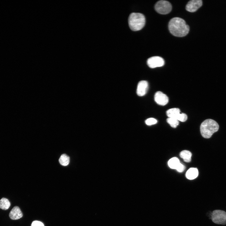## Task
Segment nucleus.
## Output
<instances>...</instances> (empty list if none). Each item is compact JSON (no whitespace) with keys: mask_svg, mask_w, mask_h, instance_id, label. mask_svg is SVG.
<instances>
[{"mask_svg":"<svg viewBox=\"0 0 226 226\" xmlns=\"http://www.w3.org/2000/svg\"><path fill=\"white\" fill-rule=\"evenodd\" d=\"M185 168L184 165L180 163L176 170L179 172H182L184 170Z\"/></svg>","mask_w":226,"mask_h":226,"instance_id":"aec40b11","label":"nucleus"},{"mask_svg":"<svg viewBox=\"0 0 226 226\" xmlns=\"http://www.w3.org/2000/svg\"><path fill=\"white\" fill-rule=\"evenodd\" d=\"M157 122V120L153 118H150L146 120L145 121V123L148 125H151L156 124Z\"/></svg>","mask_w":226,"mask_h":226,"instance_id":"a211bd4d","label":"nucleus"},{"mask_svg":"<svg viewBox=\"0 0 226 226\" xmlns=\"http://www.w3.org/2000/svg\"><path fill=\"white\" fill-rule=\"evenodd\" d=\"M211 218L213 222L216 224L225 225L226 224V212L221 210H215L212 213Z\"/></svg>","mask_w":226,"mask_h":226,"instance_id":"39448f33","label":"nucleus"},{"mask_svg":"<svg viewBox=\"0 0 226 226\" xmlns=\"http://www.w3.org/2000/svg\"><path fill=\"white\" fill-rule=\"evenodd\" d=\"M9 216L12 219L17 220L22 218L23 214L20 208L17 206H15L10 212Z\"/></svg>","mask_w":226,"mask_h":226,"instance_id":"9d476101","label":"nucleus"},{"mask_svg":"<svg viewBox=\"0 0 226 226\" xmlns=\"http://www.w3.org/2000/svg\"><path fill=\"white\" fill-rule=\"evenodd\" d=\"M187 119V115L184 113H180L179 117L178 119V121L181 122H184L186 121Z\"/></svg>","mask_w":226,"mask_h":226,"instance_id":"6ab92c4d","label":"nucleus"},{"mask_svg":"<svg viewBox=\"0 0 226 226\" xmlns=\"http://www.w3.org/2000/svg\"><path fill=\"white\" fill-rule=\"evenodd\" d=\"M167 121L173 128H176L179 125V121L176 119L172 117H168Z\"/></svg>","mask_w":226,"mask_h":226,"instance_id":"f3484780","label":"nucleus"},{"mask_svg":"<svg viewBox=\"0 0 226 226\" xmlns=\"http://www.w3.org/2000/svg\"><path fill=\"white\" fill-rule=\"evenodd\" d=\"M147 63L150 68H154L164 66V61L161 57L154 56L149 58L147 61Z\"/></svg>","mask_w":226,"mask_h":226,"instance_id":"423d86ee","label":"nucleus"},{"mask_svg":"<svg viewBox=\"0 0 226 226\" xmlns=\"http://www.w3.org/2000/svg\"><path fill=\"white\" fill-rule=\"evenodd\" d=\"M128 24L130 29L134 31L141 30L145 24V18L143 14L133 13L129 16Z\"/></svg>","mask_w":226,"mask_h":226,"instance_id":"7ed1b4c3","label":"nucleus"},{"mask_svg":"<svg viewBox=\"0 0 226 226\" xmlns=\"http://www.w3.org/2000/svg\"><path fill=\"white\" fill-rule=\"evenodd\" d=\"M59 161L61 165L64 166H67L69 163L70 158L66 154H63L61 155Z\"/></svg>","mask_w":226,"mask_h":226,"instance_id":"dca6fc26","label":"nucleus"},{"mask_svg":"<svg viewBox=\"0 0 226 226\" xmlns=\"http://www.w3.org/2000/svg\"><path fill=\"white\" fill-rule=\"evenodd\" d=\"M202 4L201 0H192L189 1L186 6V9L190 12H194L197 11Z\"/></svg>","mask_w":226,"mask_h":226,"instance_id":"0eeeda50","label":"nucleus"},{"mask_svg":"<svg viewBox=\"0 0 226 226\" xmlns=\"http://www.w3.org/2000/svg\"><path fill=\"white\" fill-rule=\"evenodd\" d=\"M198 175V171L196 168H190L186 173V177L188 179L191 180L196 178Z\"/></svg>","mask_w":226,"mask_h":226,"instance_id":"9b49d317","label":"nucleus"},{"mask_svg":"<svg viewBox=\"0 0 226 226\" xmlns=\"http://www.w3.org/2000/svg\"><path fill=\"white\" fill-rule=\"evenodd\" d=\"M180 155L185 162H189L191 161L192 154L190 151L186 150L182 151L180 153Z\"/></svg>","mask_w":226,"mask_h":226,"instance_id":"ddd939ff","label":"nucleus"},{"mask_svg":"<svg viewBox=\"0 0 226 226\" xmlns=\"http://www.w3.org/2000/svg\"><path fill=\"white\" fill-rule=\"evenodd\" d=\"M179 159L176 157H173L170 159L168 162V165L172 169H176L180 163Z\"/></svg>","mask_w":226,"mask_h":226,"instance_id":"4468645a","label":"nucleus"},{"mask_svg":"<svg viewBox=\"0 0 226 226\" xmlns=\"http://www.w3.org/2000/svg\"><path fill=\"white\" fill-rule=\"evenodd\" d=\"M154 99L157 104L161 105H166L169 101L167 96L161 91H158L155 93Z\"/></svg>","mask_w":226,"mask_h":226,"instance_id":"6e6552de","label":"nucleus"},{"mask_svg":"<svg viewBox=\"0 0 226 226\" xmlns=\"http://www.w3.org/2000/svg\"><path fill=\"white\" fill-rule=\"evenodd\" d=\"M31 226H44L41 222L38 221H35L32 222Z\"/></svg>","mask_w":226,"mask_h":226,"instance_id":"412c9836","label":"nucleus"},{"mask_svg":"<svg viewBox=\"0 0 226 226\" xmlns=\"http://www.w3.org/2000/svg\"><path fill=\"white\" fill-rule=\"evenodd\" d=\"M148 87L147 81L142 80L140 81L137 85V94L138 95L142 96L145 95L148 91Z\"/></svg>","mask_w":226,"mask_h":226,"instance_id":"1a4fd4ad","label":"nucleus"},{"mask_svg":"<svg viewBox=\"0 0 226 226\" xmlns=\"http://www.w3.org/2000/svg\"><path fill=\"white\" fill-rule=\"evenodd\" d=\"M154 8L157 13L162 14H165L170 12L172 7L171 3L168 1L160 0L156 3Z\"/></svg>","mask_w":226,"mask_h":226,"instance_id":"20e7f679","label":"nucleus"},{"mask_svg":"<svg viewBox=\"0 0 226 226\" xmlns=\"http://www.w3.org/2000/svg\"><path fill=\"white\" fill-rule=\"evenodd\" d=\"M180 109L178 108H173L168 110L166 115L169 117L174 118L178 120L180 113Z\"/></svg>","mask_w":226,"mask_h":226,"instance_id":"f8f14e48","label":"nucleus"},{"mask_svg":"<svg viewBox=\"0 0 226 226\" xmlns=\"http://www.w3.org/2000/svg\"><path fill=\"white\" fill-rule=\"evenodd\" d=\"M10 206V202L7 199L3 198L0 200V208L6 210L9 208Z\"/></svg>","mask_w":226,"mask_h":226,"instance_id":"2eb2a0df","label":"nucleus"},{"mask_svg":"<svg viewBox=\"0 0 226 226\" xmlns=\"http://www.w3.org/2000/svg\"><path fill=\"white\" fill-rule=\"evenodd\" d=\"M219 128V125L216 121L211 119H207L202 123L200 127V132L203 137L208 138L217 132Z\"/></svg>","mask_w":226,"mask_h":226,"instance_id":"f03ea898","label":"nucleus"},{"mask_svg":"<svg viewBox=\"0 0 226 226\" xmlns=\"http://www.w3.org/2000/svg\"><path fill=\"white\" fill-rule=\"evenodd\" d=\"M168 28L173 35L178 37L185 36L189 31V27L185 21L179 17L172 19L169 22Z\"/></svg>","mask_w":226,"mask_h":226,"instance_id":"f257e3e1","label":"nucleus"}]
</instances>
